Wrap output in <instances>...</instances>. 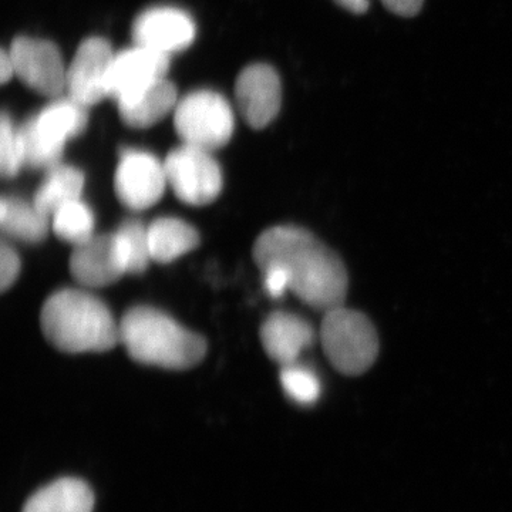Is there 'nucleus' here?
Instances as JSON below:
<instances>
[{
  "label": "nucleus",
  "mask_w": 512,
  "mask_h": 512,
  "mask_svg": "<svg viewBox=\"0 0 512 512\" xmlns=\"http://www.w3.org/2000/svg\"><path fill=\"white\" fill-rule=\"evenodd\" d=\"M258 268L284 266L291 276V291L311 308L323 313L343 306L348 295V272L308 229L278 225L266 229L254 244Z\"/></svg>",
  "instance_id": "obj_1"
},
{
  "label": "nucleus",
  "mask_w": 512,
  "mask_h": 512,
  "mask_svg": "<svg viewBox=\"0 0 512 512\" xmlns=\"http://www.w3.org/2000/svg\"><path fill=\"white\" fill-rule=\"evenodd\" d=\"M43 335L66 353L107 352L120 342V323L106 303L80 289H62L43 305Z\"/></svg>",
  "instance_id": "obj_2"
},
{
  "label": "nucleus",
  "mask_w": 512,
  "mask_h": 512,
  "mask_svg": "<svg viewBox=\"0 0 512 512\" xmlns=\"http://www.w3.org/2000/svg\"><path fill=\"white\" fill-rule=\"evenodd\" d=\"M120 342L136 362L170 370L191 369L207 353L202 336L151 306H136L124 313Z\"/></svg>",
  "instance_id": "obj_3"
},
{
  "label": "nucleus",
  "mask_w": 512,
  "mask_h": 512,
  "mask_svg": "<svg viewBox=\"0 0 512 512\" xmlns=\"http://www.w3.org/2000/svg\"><path fill=\"white\" fill-rule=\"evenodd\" d=\"M87 123L89 116L82 104L70 97L52 101L20 126L25 143V165L47 171L60 164L67 141L80 136Z\"/></svg>",
  "instance_id": "obj_4"
},
{
  "label": "nucleus",
  "mask_w": 512,
  "mask_h": 512,
  "mask_svg": "<svg viewBox=\"0 0 512 512\" xmlns=\"http://www.w3.org/2000/svg\"><path fill=\"white\" fill-rule=\"evenodd\" d=\"M325 355L343 375L357 376L376 362L379 338L375 326L363 313L339 306L326 312L320 325Z\"/></svg>",
  "instance_id": "obj_5"
},
{
  "label": "nucleus",
  "mask_w": 512,
  "mask_h": 512,
  "mask_svg": "<svg viewBox=\"0 0 512 512\" xmlns=\"http://www.w3.org/2000/svg\"><path fill=\"white\" fill-rule=\"evenodd\" d=\"M174 126L183 144L215 151L234 133V113L224 96L212 90H197L178 100Z\"/></svg>",
  "instance_id": "obj_6"
},
{
  "label": "nucleus",
  "mask_w": 512,
  "mask_h": 512,
  "mask_svg": "<svg viewBox=\"0 0 512 512\" xmlns=\"http://www.w3.org/2000/svg\"><path fill=\"white\" fill-rule=\"evenodd\" d=\"M164 167L168 185L185 204L201 207L220 195L224 180L211 151L183 144L168 154Z\"/></svg>",
  "instance_id": "obj_7"
},
{
  "label": "nucleus",
  "mask_w": 512,
  "mask_h": 512,
  "mask_svg": "<svg viewBox=\"0 0 512 512\" xmlns=\"http://www.w3.org/2000/svg\"><path fill=\"white\" fill-rule=\"evenodd\" d=\"M9 52L16 76L29 89L52 99L66 92L67 69L55 43L20 36L13 40Z\"/></svg>",
  "instance_id": "obj_8"
},
{
  "label": "nucleus",
  "mask_w": 512,
  "mask_h": 512,
  "mask_svg": "<svg viewBox=\"0 0 512 512\" xmlns=\"http://www.w3.org/2000/svg\"><path fill=\"white\" fill-rule=\"evenodd\" d=\"M164 163L146 151L126 150L114 175V190L124 207L143 211L163 197L167 187Z\"/></svg>",
  "instance_id": "obj_9"
},
{
  "label": "nucleus",
  "mask_w": 512,
  "mask_h": 512,
  "mask_svg": "<svg viewBox=\"0 0 512 512\" xmlns=\"http://www.w3.org/2000/svg\"><path fill=\"white\" fill-rule=\"evenodd\" d=\"M113 59V49L103 37L84 40L67 69V97L86 109L109 97L107 76Z\"/></svg>",
  "instance_id": "obj_10"
},
{
  "label": "nucleus",
  "mask_w": 512,
  "mask_h": 512,
  "mask_svg": "<svg viewBox=\"0 0 512 512\" xmlns=\"http://www.w3.org/2000/svg\"><path fill=\"white\" fill-rule=\"evenodd\" d=\"M170 56L154 52L147 47L134 46L114 55L109 76L107 93L120 103L133 99L160 80L167 79Z\"/></svg>",
  "instance_id": "obj_11"
},
{
  "label": "nucleus",
  "mask_w": 512,
  "mask_h": 512,
  "mask_svg": "<svg viewBox=\"0 0 512 512\" xmlns=\"http://www.w3.org/2000/svg\"><path fill=\"white\" fill-rule=\"evenodd\" d=\"M235 99L249 126L264 128L275 120L281 110V77L269 64H251L238 76Z\"/></svg>",
  "instance_id": "obj_12"
},
{
  "label": "nucleus",
  "mask_w": 512,
  "mask_h": 512,
  "mask_svg": "<svg viewBox=\"0 0 512 512\" xmlns=\"http://www.w3.org/2000/svg\"><path fill=\"white\" fill-rule=\"evenodd\" d=\"M194 39V20L183 9L156 6L144 10L134 20V43L154 52L170 56L187 49Z\"/></svg>",
  "instance_id": "obj_13"
},
{
  "label": "nucleus",
  "mask_w": 512,
  "mask_h": 512,
  "mask_svg": "<svg viewBox=\"0 0 512 512\" xmlns=\"http://www.w3.org/2000/svg\"><path fill=\"white\" fill-rule=\"evenodd\" d=\"M70 272L77 284L87 288H103L126 275L116 232L93 235L83 244L76 245L70 256Z\"/></svg>",
  "instance_id": "obj_14"
},
{
  "label": "nucleus",
  "mask_w": 512,
  "mask_h": 512,
  "mask_svg": "<svg viewBox=\"0 0 512 512\" xmlns=\"http://www.w3.org/2000/svg\"><path fill=\"white\" fill-rule=\"evenodd\" d=\"M315 330L295 313L278 311L266 318L261 328V342L265 352L281 366L298 363L303 350L312 346Z\"/></svg>",
  "instance_id": "obj_15"
},
{
  "label": "nucleus",
  "mask_w": 512,
  "mask_h": 512,
  "mask_svg": "<svg viewBox=\"0 0 512 512\" xmlns=\"http://www.w3.org/2000/svg\"><path fill=\"white\" fill-rule=\"evenodd\" d=\"M94 494L80 478L63 477L39 488L22 512H93Z\"/></svg>",
  "instance_id": "obj_16"
},
{
  "label": "nucleus",
  "mask_w": 512,
  "mask_h": 512,
  "mask_svg": "<svg viewBox=\"0 0 512 512\" xmlns=\"http://www.w3.org/2000/svg\"><path fill=\"white\" fill-rule=\"evenodd\" d=\"M178 104V93L174 83L168 79L160 80L144 92L138 93L133 99L120 101V116L127 126L147 128L163 120L167 114L175 110Z\"/></svg>",
  "instance_id": "obj_17"
},
{
  "label": "nucleus",
  "mask_w": 512,
  "mask_h": 512,
  "mask_svg": "<svg viewBox=\"0 0 512 512\" xmlns=\"http://www.w3.org/2000/svg\"><path fill=\"white\" fill-rule=\"evenodd\" d=\"M148 239L153 261L170 264L200 245V234L192 225L178 218H158L148 225Z\"/></svg>",
  "instance_id": "obj_18"
},
{
  "label": "nucleus",
  "mask_w": 512,
  "mask_h": 512,
  "mask_svg": "<svg viewBox=\"0 0 512 512\" xmlns=\"http://www.w3.org/2000/svg\"><path fill=\"white\" fill-rule=\"evenodd\" d=\"M84 187V174L72 165L57 164L47 170L46 178L36 191L33 204L46 217L52 218L57 210L69 202L80 200Z\"/></svg>",
  "instance_id": "obj_19"
},
{
  "label": "nucleus",
  "mask_w": 512,
  "mask_h": 512,
  "mask_svg": "<svg viewBox=\"0 0 512 512\" xmlns=\"http://www.w3.org/2000/svg\"><path fill=\"white\" fill-rule=\"evenodd\" d=\"M0 227L3 234L18 241L37 244L49 229V217L22 198L3 197L0 202Z\"/></svg>",
  "instance_id": "obj_20"
},
{
  "label": "nucleus",
  "mask_w": 512,
  "mask_h": 512,
  "mask_svg": "<svg viewBox=\"0 0 512 512\" xmlns=\"http://www.w3.org/2000/svg\"><path fill=\"white\" fill-rule=\"evenodd\" d=\"M52 228L57 237L76 247L94 235L93 211L82 198L69 202L53 214Z\"/></svg>",
  "instance_id": "obj_21"
},
{
  "label": "nucleus",
  "mask_w": 512,
  "mask_h": 512,
  "mask_svg": "<svg viewBox=\"0 0 512 512\" xmlns=\"http://www.w3.org/2000/svg\"><path fill=\"white\" fill-rule=\"evenodd\" d=\"M116 237L119 241L127 274H143L150 261H153L150 239H148V227L141 221L128 220L117 229Z\"/></svg>",
  "instance_id": "obj_22"
},
{
  "label": "nucleus",
  "mask_w": 512,
  "mask_h": 512,
  "mask_svg": "<svg viewBox=\"0 0 512 512\" xmlns=\"http://www.w3.org/2000/svg\"><path fill=\"white\" fill-rule=\"evenodd\" d=\"M281 384L284 392L298 404L311 406L318 402L322 393V384L319 377L309 367L293 363V365L282 366Z\"/></svg>",
  "instance_id": "obj_23"
},
{
  "label": "nucleus",
  "mask_w": 512,
  "mask_h": 512,
  "mask_svg": "<svg viewBox=\"0 0 512 512\" xmlns=\"http://www.w3.org/2000/svg\"><path fill=\"white\" fill-rule=\"evenodd\" d=\"M25 165V143L22 130L8 113L0 120V171L5 178H13Z\"/></svg>",
  "instance_id": "obj_24"
},
{
  "label": "nucleus",
  "mask_w": 512,
  "mask_h": 512,
  "mask_svg": "<svg viewBox=\"0 0 512 512\" xmlns=\"http://www.w3.org/2000/svg\"><path fill=\"white\" fill-rule=\"evenodd\" d=\"M20 258L8 242L2 241L0 247V289L3 292L8 291L10 286L15 284L20 274Z\"/></svg>",
  "instance_id": "obj_25"
},
{
  "label": "nucleus",
  "mask_w": 512,
  "mask_h": 512,
  "mask_svg": "<svg viewBox=\"0 0 512 512\" xmlns=\"http://www.w3.org/2000/svg\"><path fill=\"white\" fill-rule=\"evenodd\" d=\"M266 292L272 298H281L286 291H291V276L281 265L266 266L262 269Z\"/></svg>",
  "instance_id": "obj_26"
},
{
  "label": "nucleus",
  "mask_w": 512,
  "mask_h": 512,
  "mask_svg": "<svg viewBox=\"0 0 512 512\" xmlns=\"http://www.w3.org/2000/svg\"><path fill=\"white\" fill-rule=\"evenodd\" d=\"M382 2L394 15L413 18L423 8L424 0H382Z\"/></svg>",
  "instance_id": "obj_27"
},
{
  "label": "nucleus",
  "mask_w": 512,
  "mask_h": 512,
  "mask_svg": "<svg viewBox=\"0 0 512 512\" xmlns=\"http://www.w3.org/2000/svg\"><path fill=\"white\" fill-rule=\"evenodd\" d=\"M12 76H15L12 56H10V52L2 50V53H0V80H2V83H8Z\"/></svg>",
  "instance_id": "obj_28"
},
{
  "label": "nucleus",
  "mask_w": 512,
  "mask_h": 512,
  "mask_svg": "<svg viewBox=\"0 0 512 512\" xmlns=\"http://www.w3.org/2000/svg\"><path fill=\"white\" fill-rule=\"evenodd\" d=\"M335 2L355 15H363L369 10V0H335Z\"/></svg>",
  "instance_id": "obj_29"
}]
</instances>
